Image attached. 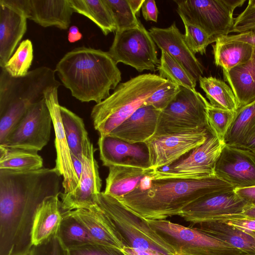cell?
<instances>
[{
    "label": "cell",
    "mask_w": 255,
    "mask_h": 255,
    "mask_svg": "<svg viewBox=\"0 0 255 255\" xmlns=\"http://www.w3.org/2000/svg\"><path fill=\"white\" fill-rule=\"evenodd\" d=\"M217 175L202 179H144L140 186L118 199L135 214L146 220H164L179 216L188 205L214 192L234 189Z\"/></svg>",
    "instance_id": "1"
},
{
    "label": "cell",
    "mask_w": 255,
    "mask_h": 255,
    "mask_svg": "<svg viewBox=\"0 0 255 255\" xmlns=\"http://www.w3.org/2000/svg\"><path fill=\"white\" fill-rule=\"evenodd\" d=\"M61 175L55 168L30 171L0 169V218L1 237L17 221L31 220L42 202L59 194Z\"/></svg>",
    "instance_id": "2"
},
{
    "label": "cell",
    "mask_w": 255,
    "mask_h": 255,
    "mask_svg": "<svg viewBox=\"0 0 255 255\" xmlns=\"http://www.w3.org/2000/svg\"><path fill=\"white\" fill-rule=\"evenodd\" d=\"M55 71L72 96L81 102L100 103L122 80L121 72L108 52L85 46L67 52Z\"/></svg>",
    "instance_id": "3"
},
{
    "label": "cell",
    "mask_w": 255,
    "mask_h": 255,
    "mask_svg": "<svg viewBox=\"0 0 255 255\" xmlns=\"http://www.w3.org/2000/svg\"><path fill=\"white\" fill-rule=\"evenodd\" d=\"M55 73L49 67L41 66L15 78L0 68V145L32 105L44 100L47 90L61 85Z\"/></svg>",
    "instance_id": "4"
},
{
    "label": "cell",
    "mask_w": 255,
    "mask_h": 255,
    "mask_svg": "<svg viewBox=\"0 0 255 255\" xmlns=\"http://www.w3.org/2000/svg\"><path fill=\"white\" fill-rule=\"evenodd\" d=\"M167 81L147 73L119 84L112 94L93 107L91 117L95 129L100 134H109Z\"/></svg>",
    "instance_id": "5"
},
{
    "label": "cell",
    "mask_w": 255,
    "mask_h": 255,
    "mask_svg": "<svg viewBox=\"0 0 255 255\" xmlns=\"http://www.w3.org/2000/svg\"><path fill=\"white\" fill-rule=\"evenodd\" d=\"M96 203L112 221L126 247L164 255H178L146 219L134 213L118 199L101 192L97 195Z\"/></svg>",
    "instance_id": "6"
},
{
    "label": "cell",
    "mask_w": 255,
    "mask_h": 255,
    "mask_svg": "<svg viewBox=\"0 0 255 255\" xmlns=\"http://www.w3.org/2000/svg\"><path fill=\"white\" fill-rule=\"evenodd\" d=\"M146 221L174 248L178 255L243 254L240 250L198 227H186L166 219Z\"/></svg>",
    "instance_id": "7"
},
{
    "label": "cell",
    "mask_w": 255,
    "mask_h": 255,
    "mask_svg": "<svg viewBox=\"0 0 255 255\" xmlns=\"http://www.w3.org/2000/svg\"><path fill=\"white\" fill-rule=\"evenodd\" d=\"M246 0H176L177 11L188 22L202 29L213 43L229 35L234 23L233 13Z\"/></svg>",
    "instance_id": "8"
},
{
    "label": "cell",
    "mask_w": 255,
    "mask_h": 255,
    "mask_svg": "<svg viewBox=\"0 0 255 255\" xmlns=\"http://www.w3.org/2000/svg\"><path fill=\"white\" fill-rule=\"evenodd\" d=\"M207 100L195 90L180 87L173 100L160 112L155 134L207 128Z\"/></svg>",
    "instance_id": "9"
},
{
    "label": "cell",
    "mask_w": 255,
    "mask_h": 255,
    "mask_svg": "<svg viewBox=\"0 0 255 255\" xmlns=\"http://www.w3.org/2000/svg\"><path fill=\"white\" fill-rule=\"evenodd\" d=\"M108 53L117 64L123 63L139 72L154 71L159 64L156 44L141 22L138 27L116 31Z\"/></svg>",
    "instance_id": "10"
},
{
    "label": "cell",
    "mask_w": 255,
    "mask_h": 255,
    "mask_svg": "<svg viewBox=\"0 0 255 255\" xmlns=\"http://www.w3.org/2000/svg\"><path fill=\"white\" fill-rule=\"evenodd\" d=\"M226 144L210 133L203 144L166 166V169L152 170L149 178L202 179L216 176V163Z\"/></svg>",
    "instance_id": "11"
},
{
    "label": "cell",
    "mask_w": 255,
    "mask_h": 255,
    "mask_svg": "<svg viewBox=\"0 0 255 255\" xmlns=\"http://www.w3.org/2000/svg\"><path fill=\"white\" fill-rule=\"evenodd\" d=\"M209 134L206 128L154 134L145 142L149 154V169L155 170L171 165L203 144Z\"/></svg>",
    "instance_id": "12"
},
{
    "label": "cell",
    "mask_w": 255,
    "mask_h": 255,
    "mask_svg": "<svg viewBox=\"0 0 255 255\" xmlns=\"http://www.w3.org/2000/svg\"><path fill=\"white\" fill-rule=\"evenodd\" d=\"M52 124L44 99L29 108L0 145L40 151L49 141Z\"/></svg>",
    "instance_id": "13"
},
{
    "label": "cell",
    "mask_w": 255,
    "mask_h": 255,
    "mask_svg": "<svg viewBox=\"0 0 255 255\" xmlns=\"http://www.w3.org/2000/svg\"><path fill=\"white\" fill-rule=\"evenodd\" d=\"M234 189L203 196L185 207L179 216L195 225L214 221L222 216L241 214L249 204Z\"/></svg>",
    "instance_id": "14"
},
{
    "label": "cell",
    "mask_w": 255,
    "mask_h": 255,
    "mask_svg": "<svg viewBox=\"0 0 255 255\" xmlns=\"http://www.w3.org/2000/svg\"><path fill=\"white\" fill-rule=\"evenodd\" d=\"M93 144L89 141L83 153V169L78 185L69 193H60V207L62 212L78 209H88L96 205L101 192L102 180L99 166L94 158Z\"/></svg>",
    "instance_id": "15"
},
{
    "label": "cell",
    "mask_w": 255,
    "mask_h": 255,
    "mask_svg": "<svg viewBox=\"0 0 255 255\" xmlns=\"http://www.w3.org/2000/svg\"><path fill=\"white\" fill-rule=\"evenodd\" d=\"M216 175L235 188L255 185V152L241 144L226 143Z\"/></svg>",
    "instance_id": "16"
},
{
    "label": "cell",
    "mask_w": 255,
    "mask_h": 255,
    "mask_svg": "<svg viewBox=\"0 0 255 255\" xmlns=\"http://www.w3.org/2000/svg\"><path fill=\"white\" fill-rule=\"evenodd\" d=\"M58 88L47 90L44 100L50 112L55 132V146L56 151L54 167L63 178L64 193L72 192L77 187L79 180L75 171L71 153L63 128L58 98Z\"/></svg>",
    "instance_id": "17"
},
{
    "label": "cell",
    "mask_w": 255,
    "mask_h": 255,
    "mask_svg": "<svg viewBox=\"0 0 255 255\" xmlns=\"http://www.w3.org/2000/svg\"><path fill=\"white\" fill-rule=\"evenodd\" d=\"M149 33L161 50L174 57L196 81L203 74L204 68L188 47L182 34L173 22L167 28L151 27Z\"/></svg>",
    "instance_id": "18"
},
{
    "label": "cell",
    "mask_w": 255,
    "mask_h": 255,
    "mask_svg": "<svg viewBox=\"0 0 255 255\" xmlns=\"http://www.w3.org/2000/svg\"><path fill=\"white\" fill-rule=\"evenodd\" d=\"M98 144L103 166L128 164L149 168L145 143H130L109 134H100Z\"/></svg>",
    "instance_id": "19"
},
{
    "label": "cell",
    "mask_w": 255,
    "mask_h": 255,
    "mask_svg": "<svg viewBox=\"0 0 255 255\" xmlns=\"http://www.w3.org/2000/svg\"><path fill=\"white\" fill-rule=\"evenodd\" d=\"M64 212L80 223L97 243L121 250L125 247V242L115 225L97 204L88 209Z\"/></svg>",
    "instance_id": "20"
},
{
    "label": "cell",
    "mask_w": 255,
    "mask_h": 255,
    "mask_svg": "<svg viewBox=\"0 0 255 255\" xmlns=\"http://www.w3.org/2000/svg\"><path fill=\"white\" fill-rule=\"evenodd\" d=\"M160 112L143 105L109 135L130 143H145L156 132Z\"/></svg>",
    "instance_id": "21"
},
{
    "label": "cell",
    "mask_w": 255,
    "mask_h": 255,
    "mask_svg": "<svg viewBox=\"0 0 255 255\" xmlns=\"http://www.w3.org/2000/svg\"><path fill=\"white\" fill-rule=\"evenodd\" d=\"M60 194L46 197L38 206L30 230L32 245H41L52 237H56L63 219Z\"/></svg>",
    "instance_id": "22"
},
{
    "label": "cell",
    "mask_w": 255,
    "mask_h": 255,
    "mask_svg": "<svg viewBox=\"0 0 255 255\" xmlns=\"http://www.w3.org/2000/svg\"><path fill=\"white\" fill-rule=\"evenodd\" d=\"M27 19L0 3V67L12 55L27 30Z\"/></svg>",
    "instance_id": "23"
},
{
    "label": "cell",
    "mask_w": 255,
    "mask_h": 255,
    "mask_svg": "<svg viewBox=\"0 0 255 255\" xmlns=\"http://www.w3.org/2000/svg\"><path fill=\"white\" fill-rule=\"evenodd\" d=\"M109 168L104 193L120 199L131 193L142 181L149 177L152 170L138 166L124 164Z\"/></svg>",
    "instance_id": "24"
},
{
    "label": "cell",
    "mask_w": 255,
    "mask_h": 255,
    "mask_svg": "<svg viewBox=\"0 0 255 255\" xmlns=\"http://www.w3.org/2000/svg\"><path fill=\"white\" fill-rule=\"evenodd\" d=\"M73 12L69 0H31L29 19L43 27L65 30L69 27Z\"/></svg>",
    "instance_id": "25"
},
{
    "label": "cell",
    "mask_w": 255,
    "mask_h": 255,
    "mask_svg": "<svg viewBox=\"0 0 255 255\" xmlns=\"http://www.w3.org/2000/svg\"><path fill=\"white\" fill-rule=\"evenodd\" d=\"M252 55L246 62L228 71H223L224 78L232 90L238 110L255 100V45Z\"/></svg>",
    "instance_id": "26"
},
{
    "label": "cell",
    "mask_w": 255,
    "mask_h": 255,
    "mask_svg": "<svg viewBox=\"0 0 255 255\" xmlns=\"http://www.w3.org/2000/svg\"><path fill=\"white\" fill-rule=\"evenodd\" d=\"M197 227L224 241L243 254L255 255V236L221 221H210L197 224Z\"/></svg>",
    "instance_id": "27"
},
{
    "label": "cell",
    "mask_w": 255,
    "mask_h": 255,
    "mask_svg": "<svg viewBox=\"0 0 255 255\" xmlns=\"http://www.w3.org/2000/svg\"><path fill=\"white\" fill-rule=\"evenodd\" d=\"M214 63L228 71L247 62L251 57L254 46L247 42L223 40L218 38L212 45Z\"/></svg>",
    "instance_id": "28"
},
{
    "label": "cell",
    "mask_w": 255,
    "mask_h": 255,
    "mask_svg": "<svg viewBox=\"0 0 255 255\" xmlns=\"http://www.w3.org/2000/svg\"><path fill=\"white\" fill-rule=\"evenodd\" d=\"M69 1L74 12L92 21L105 35L116 31L115 18L106 0H69Z\"/></svg>",
    "instance_id": "29"
},
{
    "label": "cell",
    "mask_w": 255,
    "mask_h": 255,
    "mask_svg": "<svg viewBox=\"0 0 255 255\" xmlns=\"http://www.w3.org/2000/svg\"><path fill=\"white\" fill-rule=\"evenodd\" d=\"M43 167V159L33 150L0 145V169L30 171Z\"/></svg>",
    "instance_id": "30"
},
{
    "label": "cell",
    "mask_w": 255,
    "mask_h": 255,
    "mask_svg": "<svg viewBox=\"0 0 255 255\" xmlns=\"http://www.w3.org/2000/svg\"><path fill=\"white\" fill-rule=\"evenodd\" d=\"M62 124L71 154L83 160V153L90 141L83 120L65 107L60 106Z\"/></svg>",
    "instance_id": "31"
},
{
    "label": "cell",
    "mask_w": 255,
    "mask_h": 255,
    "mask_svg": "<svg viewBox=\"0 0 255 255\" xmlns=\"http://www.w3.org/2000/svg\"><path fill=\"white\" fill-rule=\"evenodd\" d=\"M199 81L200 88L212 106L234 112L238 110L236 97L231 87L224 81L212 76L201 77Z\"/></svg>",
    "instance_id": "32"
},
{
    "label": "cell",
    "mask_w": 255,
    "mask_h": 255,
    "mask_svg": "<svg viewBox=\"0 0 255 255\" xmlns=\"http://www.w3.org/2000/svg\"><path fill=\"white\" fill-rule=\"evenodd\" d=\"M62 215L55 238L63 251L83 244L97 243L87 230L74 218L64 212Z\"/></svg>",
    "instance_id": "33"
},
{
    "label": "cell",
    "mask_w": 255,
    "mask_h": 255,
    "mask_svg": "<svg viewBox=\"0 0 255 255\" xmlns=\"http://www.w3.org/2000/svg\"><path fill=\"white\" fill-rule=\"evenodd\" d=\"M255 131V100L237 111L226 138L228 144H242Z\"/></svg>",
    "instance_id": "34"
},
{
    "label": "cell",
    "mask_w": 255,
    "mask_h": 255,
    "mask_svg": "<svg viewBox=\"0 0 255 255\" xmlns=\"http://www.w3.org/2000/svg\"><path fill=\"white\" fill-rule=\"evenodd\" d=\"M157 66L159 76L180 87L195 90L197 81L194 80L174 57L161 50Z\"/></svg>",
    "instance_id": "35"
},
{
    "label": "cell",
    "mask_w": 255,
    "mask_h": 255,
    "mask_svg": "<svg viewBox=\"0 0 255 255\" xmlns=\"http://www.w3.org/2000/svg\"><path fill=\"white\" fill-rule=\"evenodd\" d=\"M237 111L216 108L209 102L206 109L207 129L213 136L226 142L227 134L234 123Z\"/></svg>",
    "instance_id": "36"
},
{
    "label": "cell",
    "mask_w": 255,
    "mask_h": 255,
    "mask_svg": "<svg viewBox=\"0 0 255 255\" xmlns=\"http://www.w3.org/2000/svg\"><path fill=\"white\" fill-rule=\"evenodd\" d=\"M33 59L31 41L26 39L20 43L14 53L3 67L11 77L25 76L29 72Z\"/></svg>",
    "instance_id": "37"
},
{
    "label": "cell",
    "mask_w": 255,
    "mask_h": 255,
    "mask_svg": "<svg viewBox=\"0 0 255 255\" xmlns=\"http://www.w3.org/2000/svg\"><path fill=\"white\" fill-rule=\"evenodd\" d=\"M113 12L117 30L138 27L140 21L133 12L128 0H106Z\"/></svg>",
    "instance_id": "38"
},
{
    "label": "cell",
    "mask_w": 255,
    "mask_h": 255,
    "mask_svg": "<svg viewBox=\"0 0 255 255\" xmlns=\"http://www.w3.org/2000/svg\"><path fill=\"white\" fill-rule=\"evenodd\" d=\"M185 27L184 38L189 48L195 54L199 53L206 54L208 45L213 43L209 36L199 27L188 22L184 18L180 16Z\"/></svg>",
    "instance_id": "39"
},
{
    "label": "cell",
    "mask_w": 255,
    "mask_h": 255,
    "mask_svg": "<svg viewBox=\"0 0 255 255\" xmlns=\"http://www.w3.org/2000/svg\"><path fill=\"white\" fill-rule=\"evenodd\" d=\"M179 90L180 86L167 80L145 100L143 105L152 106L161 111L173 100Z\"/></svg>",
    "instance_id": "40"
},
{
    "label": "cell",
    "mask_w": 255,
    "mask_h": 255,
    "mask_svg": "<svg viewBox=\"0 0 255 255\" xmlns=\"http://www.w3.org/2000/svg\"><path fill=\"white\" fill-rule=\"evenodd\" d=\"M63 251L64 255H124L120 249L97 243L83 244Z\"/></svg>",
    "instance_id": "41"
},
{
    "label": "cell",
    "mask_w": 255,
    "mask_h": 255,
    "mask_svg": "<svg viewBox=\"0 0 255 255\" xmlns=\"http://www.w3.org/2000/svg\"><path fill=\"white\" fill-rule=\"evenodd\" d=\"M255 29V0H250L246 8L234 18L230 32L241 33Z\"/></svg>",
    "instance_id": "42"
},
{
    "label": "cell",
    "mask_w": 255,
    "mask_h": 255,
    "mask_svg": "<svg viewBox=\"0 0 255 255\" xmlns=\"http://www.w3.org/2000/svg\"><path fill=\"white\" fill-rule=\"evenodd\" d=\"M217 220L222 221L255 236V218L234 214L222 216L214 221Z\"/></svg>",
    "instance_id": "43"
},
{
    "label": "cell",
    "mask_w": 255,
    "mask_h": 255,
    "mask_svg": "<svg viewBox=\"0 0 255 255\" xmlns=\"http://www.w3.org/2000/svg\"><path fill=\"white\" fill-rule=\"evenodd\" d=\"M2 4L29 19L31 12V0H0Z\"/></svg>",
    "instance_id": "44"
},
{
    "label": "cell",
    "mask_w": 255,
    "mask_h": 255,
    "mask_svg": "<svg viewBox=\"0 0 255 255\" xmlns=\"http://www.w3.org/2000/svg\"><path fill=\"white\" fill-rule=\"evenodd\" d=\"M141 11L145 20L157 21L158 10L154 0H144Z\"/></svg>",
    "instance_id": "45"
},
{
    "label": "cell",
    "mask_w": 255,
    "mask_h": 255,
    "mask_svg": "<svg viewBox=\"0 0 255 255\" xmlns=\"http://www.w3.org/2000/svg\"><path fill=\"white\" fill-rule=\"evenodd\" d=\"M219 38L227 41H240L255 45V29L236 34L228 35Z\"/></svg>",
    "instance_id": "46"
},
{
    "label": "cell",
    "mask_w": 255,
    "mask_h": 255,
    "mask_svg": "<svg viewBox=\"0 0 255 255\" xmlns=\"http://www.w3.org/2000/svg\"><path fill=\"white\" fill-rule=\"evenodd\" d=\"M235 192L249 205L255 206V185L234 189Z\"/></svg>",
    "instance_id": "47"
},
{
    "label": "cell",
    "mask_w": 255,
    "mask_h": 255,
    "mask_svg": "<svg viewBox=\"0 0 255 255\" xmlns=\"http://www.w3.org/2000/svg\"><path fill=\"white\" fill-rule=\"evenodd\" d=\"M121 251L124 255H164L158 253L137 250L128 247H124Z\"/></svg>",
    "instance_id": "48"
},
{
    "label": "cell",
    "mask_w": 255,
    "mask_h": 255,
    "mask_svg": "<svg viewBox=\"0 0 255 255\" xmlns=\"http://www.w3.org/2000/svg\"><path fill=\"white\" fill-rule=\"evenodd\" d=\"M82 37V34L80 32L77 26L72 25L69 28L68 34V40L69 42H76L80 40Z\"/></svg>",
    "instance_id": "49"
},
{
    "label": "cell",
    "mask_w": 255,
    "mask_h": 255,
    "mask_svg": "<svg viewBox=\"0 0 255 255\" xmlns=\"http://www.w3.org/2000/svg\"><path fill=\"white\" fill-rule=\"evenodd\" d=\"M71 156L75 171L79 180L83 169V160L72 154H71Z\"/></svg>",
    "instance_id": "50"
},
{
    "label": "cell",
    "mask_w": 255,
    "mask_h": 255,
    "mask_svg": "<svg viewBox=\"0 0 255 255\" xmlns=\"http://www.w3.org/2000/svg\"><path fill=\"white\" fill-rule=\"evenodd\" d=\"M134 13L137 16L139 15V10L141 8L144 0H128Z\"/></svg>",
    "instance_id": "51"
},
{
    "label": "cell",
    "mask_w": 255,
    "mask_h": 255,
    "mask_svg": "<svg viewBox=\"0 0 255 255\" xmlns=\"http://www.w3.org/2000/svg\"><path fill=\"white\" fill-rule=\"evenodd\" d=\"M241 144L255 152V131Z\"/></svg>",
    "instance_id": "52"
},
{
    "label": "cell",
    "mask_w": 255,
    "mask_h": 255,
    "mask_svg": "<svg viewBox=\"0 0 255 255\" xmlns=\"http://www.w3.org/2000/svg\"><path fill=\"white\" fill-rule=\"evenodd\" d=\"M239 215L243 217L255 218V206L249 205L244 211Z\"/></svg>",
    "instance_id": "53"
},
{
    "label": "cell",
    "mask_w": 255,
    "mask_h": 255,
    "mask_svg": "<svg viewBox=\"0 0 255 255\" xmlns=\"http://www.w3.org/2000/svg\"><path fill=\"white\" fill-rule=\"evenodd\" d=\"M241 255H248V254H242Z\"/></svg>",
    "instance_id": "54"
}]
</instances>
